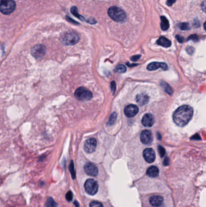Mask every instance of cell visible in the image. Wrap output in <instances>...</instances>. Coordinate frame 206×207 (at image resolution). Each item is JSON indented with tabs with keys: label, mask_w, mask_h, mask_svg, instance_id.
I'll use <instances>...</instances> for the list:
<instances>
[{
	"label": "cell",
	"mask_w": 206,
	"mask_h": 207,
	"mask_svg": "<svg viewBox=\"0 0 206 207\" xmlns=\"http://www.w3.org/2000/svg\"><path fill=\"white\" fill-rule=\"evenodd\" d=\"M194 110L189 106L184 105L177 108L173 114V120L179 127H184L191 120Z\"/></svg>",
	"instance_id": "1"
},
{
	"label": "cell",
	"mask_w": 206,
	"mask_h": 207,
	"mask_svg": "<svg viewBox=\"0 0 206 207\" xmlns=\"http://www.w3.org/2000/svg\"><path fill=\"white\" fill-rule=\"evenodd\" d=\"M108 14L113 20L116 22L123 21L126 18L125 11L116 6H113L109 8L108 10Z\"/></svg>",
	"instance_id": "2"
},
{
	"label": "cell",
	"mask_w": 206,
	"mask_h": 207,
	"mask_svg": "<svg viewBox=\"0 0 206 207\" xmlns=\"http://www.w3.org/2000/svg\"><path fill=\"white\" fill-rule=\"evenodd\" d=\"M61 40L67 46H73L79 42V37L74 32H68L62 36Z\"/></svg>",
	"instance_id": "3"
},
{
	"label": "cell",
	"mask_w": 206,
	"mask_h": 207,
	"mask_svg": "<svg viewBox=\"0 0 206 207\" xmlns=\"http://www.w3.org/2000/svg\"><path fill=\"white\" fill-rule=\"evenodd\" d=\"M76 98L80 101H89L93 98V94L84 87H79L74 92Z\"/></svg>",
	"instance_id": "4"
},
{
	"label": "cell",
	"mask_w": 206,
	"mask_h": 207,
	"mask_svg": "<svg viewBox=\"0 0 206 207\" xmlns=\"http://www.w3.org/2000/svg\"><path fill=\"white\" fill-rule=\"evenodd\" d=\"M16 8V3L14 0H7L1 3L0 10L4 15H9L15 10Z\"/></svg>",
	"instance_id": "5"
},
{
	"label": "cell",
	"mask_w": 206,
	"mask_h": 207,
	"mask_svg": "<svg viewBox=\"0 0 206 207\" xmlns=\"http://www.w3.org/2000/svg\"><path fill=\"white\" fill-rule=\"evenodd\" d=\"M84 186L85 191L90 195H94L98 191V184L93 179H87L85 183Z\"/></svg>",
	"instance_id": "6"
},
{
	"label": "cell",
	"mask_w": 206,
	"mask_h": 207,
	"mask_svg": "<svg viewBox=\"0 0 206 207\" xmlns=\"http://www.w3.org/2000/svg\"><path fill=\"white\" fill-rule=\"evenodd\" d=\"M46 51V48L44 45H36L31 49V54L36 58L42 57Z\"/></svg>",
	"instance_id": "7"
},
{
	"label": "cell",
	"mask_w": 206,
	"mask_h": 207,
	"mask_svg": "<svg viewBox=\"0 0 206 207\" xmlns=\"http://www.w3.org/2000/svg\"><path fill=\"white\" fill-rule=\"evenodd\" d=\"M141 142L145 145H150L153 141L152 134L149 130H143L140 134Z\"/></svg>",
	"instance_id": "8"
},
{
	"label": "cell",
	"mask_w": 206,
	"mask_h": 207,
	"mask_svg": "<svg viewBox=\"0 0 206 207\" xmlns=\"http://www.w3.org/2000/svg\"><path fill=\"white\" fill-rule=\"evenodd\" d=\"M143 156L145 160L148 163H152L156 160V153L151 148H146L143 151Z\"/></svg>",
	"instance_id": "9"
},
{
	"label": "cell",
	"mask_w": 206,
	"mask_h": 207,
	"mask_svg": "<svg viewBox=\"0 0 206 207\" xmlns=\"http://www.w3.org/2000/svg\"><path fill=\"white\" fill-rule=\"evenodd\" d=\"M97 146V141L94 138L88 139L84 144V150L88 153H93Z\"/></svg>",
	"instance_id": "10"
},
{
	"label": "cell",
	"mask_w": 206,
	"mask_h": 207,
	"mask_svg": "<svg viewBox=\"0 0 206 207\" xmlns=\"http://www.w3.org/2000/svg\"><path fill=\"white\" fill-rule=\"evenodd\" d=\"M138 108L137 106L130 104L126 106L125 108V114L128 118H132L136 116L138 112Z\"/></svg>",
	"instance_id": "11"
},
{
	"label": "cell",
	"mask_w": 206,
	"mask_h": 207,
	"mask_svg": "<svg viewBox=\"0 0 206 207\" xmlns=\"http://www.w3.org/2000/svg\"><path fill=\"white\" fill-rule=\"evenodd\" d=\"M154 122H155L154 116L151 113L145 114L143 116L142 120H141V123L146 127H152L153 125Z\"/></svg>",
	"instance_id": "12"
},
{
	"label": "cell",
	"mask_w": 206,
	"mask_h": 207,
	"mask_svg": "<svg viewBox=\"0 0 206 207\" xmlns=\"http://www.w3.org/2000/svg\"><path fill=\"white\" fill-rule=\"evenodd\" d=\"M84 170L85 173L88 174L89 176L95 177L98 174V167L92 164H87L84 167Z\"/></svg>",
	"instance_id": "13"
},
{
	"label": "cell",
	"mask_w": 206,
	"mask_h": 207,
	"mask_svg": "<svg viewBox=\"0 0 206 207\" xmlns=\"http://www.w3.org/2000/svg\"><path fill=\"white\" fill-rule=\"evenodd\" d=\"M159 68H161L163 70H167L168 69L167 65L164 62H153L150 63L147 66V69L148 70H156Z\"/></svg>",
	"instance_id": "14"
},
{
	"label": "cell",
	"mask_w": 206,
	"mask_h": 207,
	"mask_svg": "<svg viewBox=\"0 0 206 207\" xmlns=\"http://www.w3.org/2000/svg\"><path fill=\"white\" fill-rule=\"evenodd\" d=\"M164 202V199L162 196L159 195H154L150 197L149 202L151 205L153 206H161Z\"/></svg>",
	"instance_id": "15"
},
{
	"label": "cell",
	"mask_w": 206,
	"mask_h": 207,
	"mask_svg": "<svg viewBox=\"0 0 206 207\" xmlns=\"http://www.w3.org/2000/svg\"><path fill=\"white\" fill-rule=\"evenodd\" d=\"M149 96L144 93L137 95L136 96V102L140 106L146 104L149 102Z\"/></svg>",
	"instance_id": "16"
},
{
	"label": "cell",
	"mask_w": 206,
	"mask_h": 207,
	"mask_svg": "<svg viewBox=\"0 0 206 207\" xmlns=\"http://www.w3.org/2000/svg\"><path fill=\"white\" fill-rule=\"evenodd\" d=\"M146 174L151 178H156L159 174V170L156 166H151L147 170Z\"/></svg>",
	"instance_id": "17"
},
{
	"label": "cell",
	"mask_w": 206,
	"mask_h": 207,
	"mask_svg": "<svg viewBox=\"0 0 206 207\" xmlns=\"http://www.w3.org/2000/svg\"><path fill=\"white\" fill-rule=\"evenodd\" d=\"M157 43L159 46L164 47H169L171 46V41L164 36L160 37L157 41Z\"/></svg>",
	"instance_id": "18"
},
{
	"label": "cell",
	"mask_w": 206,
	"mask_h": 207,
	"mask_svg": "<svg viewBox=\"0 0 206 207\" xmlns=\"http://www.w3.org/2000/svg\"><path fill=\"white\" fill-rule=\"evenodd\" d=\"M160 86L163 88L164 91L167 93H168L169 95H172L173 94V88L170 86L168 83H167L164 81H162L160 82Z\"/></svg>",
	"instance_id": "19"
},
{
	"label": "cell",
	"mask_w": 206,
	"mask_h": 207,
	"mask_svg": "<svg viewBox=\"0 0 206 207\" xmlns=\"http://www.w3.org/2000/svg\"><path fill=\"white\" fill-rule=\"evenodd\" d=\"M169 27V23L168 19L165 16H161V28L163 30H167Z\"/></svg>",
	"instance_id": "20"
},
{
	"label": "cell",
	"mask_w": 206,
	"mask_h": 207,
	"mask_svg": "<svg viewBox=\"0 0 206 207\" xmlns=\"http://www.w3.org/2000/svg\"><path fill=\"white\" fill-rule=\"evenodd\" d=\"M115 72L118 73H123L126 72V68L124 65H122V64H120L116 66V67L114 69Z\"/></svg>",
	"instance_id": "21"
},
{
	"label": "cell",
	"mask_w": 206,
	"mask_h": 207,
	"mask_svg": "<svg viewBox=\"0 0 206 207\" xmlns=\"http://www.w3.org/2000/svg\"><path fill=\"white\" fill-rule=\"evenodd\" d=\"M57 204L51 197H50L47 199L46 205H45V207H57Z\"/></svg>",
	"instance_id": "22"
},
{
	"label": "cell",
	"mask_w": 206,
	"mask_h": 207,
	"mask_svg": "<svg viewBox=\"0 0 206 207\" xmlns=\"http://www.w3.org/2000/svg\"><path fill=\"white\" fill-rule=\"evenodd\" d=\"M71 12H72V14H73L75 16H76L77 18H79L80 19H81V20H83V18L79 14L78 10V9H77V8L74 7H74H72V9H71Z\"/></svg>",
	"instance_id": "23"
},
{
	"label": "cell",
	"mask_w": 206,
	"mask_h": 207,
	"mask_svg": "<svg viewBox=\"0 0 206 207\" xmlns=\"http://www.w3.org/2000/svg\"><path fill=\"white\" fill-rule=\"evenodd\" d=\"M117 119V114L115 113H113L111 116H110V118H109V121H108V125H113V124H114V122H115V121H116Z\"/></svg>",
	"instance_id": "24"
},
{
	"label": "cell",
	"mask_w": 206,
	"mask_h": 207,
	"mask_svg": "<svg viewBox=\"0 0 206 207\" xmlns=\"http://www.w3.org/2000/svg\"><path fill=\"white\" fill-rule=\"evenodd\" d=\"M179 28L183 30H189L190 29V25L189 23H181L178 25Z\"/></svg>",
	"instance_id": "25"
},
{
	"label": "cell",
	"mask_w": 206,
	"mask_h": 207,
	"mask_svg": "<svg viewBox=\"0 0 206 207\" xmlns=\"http://www.w3.org/2000/svg\"><path fill=\"white\" fill-rule=\"evenodd\" d=\"M89 207H104V206H103V205L101 203L99 202L93 201L90 203Z\"/></svg>",
	"instance_id": "26"
},
{
	"label": "cell",
	"mask_w": 206,
	"mask_h": 207,
	"mask_svg": "<svg viewBox=\"0 0 206 207\" xmlns=\"http://www.w3.org/2000/svg\"><path fill=\"white\" fill-rule=\"evenodd\" d=\"M158 151H159V154L160 155V156L163 158L166 153V151H165L164 148L163 147L159 145L158 146Z\"/></svg>",
	"instance_id": "27"
},
{
	"label": "cell",
	"mask_w": 206,
	"mask_h": 207,
	"mask_svg": "<svg viewBox=\"0 0 206 207\" xmlns=\"http://www.w3.org/2000/svg\"><path fill=\"white\" fill-rule=\"evenodd\" d=\"M70 169L71 173H72V177L73 178H75V172H74V165H73V162H72V163H71V164H70Z\"/></svg>",
	"instance_id": "28"
},
{
	"label": "cell",
	"mask_w": 206,
	"mask_h": 207,
	"mask_svg": "<svg viewBox=\"0 0 206 207\" xmlns=\"http://www.w3.org/2000/svg\"><path fill=\"white\" fill-rule=\"evenodd\" d=\"M72 198H73V195H72V193L71 191H68L67 195H66V199L67 200H68V201H71V200H72Z\"/></svg>",
	"instance_id": "29"
},
{
	"label": "cell",
	"mask_w": 206,
	"mask_h": 207,
	"mask_svg": "<svg viewBox=\"0 0 206 207\" xmlns=\"http://www.w3.org/2000/svg\"><path fill=\"white\" fill-rule=\"evenodd\" d=\"M192 40L193 41H198V37L197 35H192L191 36H190L189 38H188V40Z\"/></svg>",
	"instance_id": "30"
},
{
	"label": "cell",
	"mask_w": 206,
	"mask_h": 207,
	"mask_svg": "<svg viewBox=\"0 0 206 207\" xmlns=\"http://www.w3.org/2000/svg\"><path fill=\"white\" fill-rule=\"evenodd\" d=\"M201 8L202 10L204 12L206 13V0H204V1L201 4Z\"/></svg>",
	"instance_id": "31"
},
{
	"label": "cell",
	"mask_w": 206,
	"mask_h": 207,
	"mask_svg": "<svg viewBox=\"0 0 206 207\" xmlns=\"http://www.w3.org/2000/svg\"><path fill=\"white\" fill-rule=\"evenodd\" d=\"M176 39L178 40V41L180 43H181L184 41V38L181 36H179V35H177L176 36Z\"/></svg>",
	"instance_id": "32"
},
{
	"label": "cell",
	"mask_w": 206,
	"mask_h": 207,
	"mask_svg": "<svg viewBox=\"0 0 206 207\" xmlns=\"http://www.w3.org/2000/svg\"><path fill=\"white\" fill-rule=\"evenodd\" d=\"M177 0H167L166 4L167 5L171 6L173 3H175Z\"/></svg>",
	"instance_id": "33"
},
{
	"label": "cell",
	"mask_w": 206,
	"mask_h": 207,
	"mask_svg": "<svg viewBox=\"0 0 206 207\" xmlns=\"http://www.w3.org/2000/svg\"><path fill=\"white\" fill-rule=\"evenodd\" d=\"M140 57H141V55H135V56L131 57V60L133 61H137L139 58H140Z\"/></svg>",
	"instance_id": "34"
},
{
	"label": "cell",
	"mask_w": 206,
	"mask_h": 207,
	"mask_svg": "<svg viewBox=\"0 0 206 207\" xmlns=\"http://www.w3.org/2000/svg\"><path fill=\"white\" fill-rule=\"evenodd\" d=\"M187 51H188V52L189 54H192L193 52H194V48L192 47H189L187 48Z\"/></svg>",
	"instance_id": "35"
},
{
	"label": "cell",
	"mask_w": 206,
	"mask_h": 207,
	"mask_svg": "<svg viewBox=\"0 0 206 207\" xmlns=\"http://www.w3.org/2000/svg\"><path fill=\"white\" fill-rule=\"evenodd\" d=\"M111 89L113 90V92H115V88H116V87H115V82L113 81L111 83Z\"/></svg>",
	"instance_id": "36"
},
{
	"label": "cell",
	"mask_w": 206,
	"mask_h": 207,
	"mask_svg": "<svg viewBox=\"0 0 206 207\" xmlns=\"http://www.w3.org/2000/svg\"><path fill=\"white\" fill-rule=\"evenodd\" d=\"M88 22L89 23H90V24H95L96 23V21L94 20V19H93V18H92V19L90 18L89 19H88Z\"/></svg>",
	"instance_id": "37"
},
{
	"label": "cell",
	"mask_w": 206,
	"mask_h": 207,
	"mask_svg": "<svg viewBox=\"0 0 206 207\" xmlns=\"http://www.w3.org/2000/svg\"><path fill=\"white\" fill-rule=\"evenodd\" d=\"M164 165H169V159L167 158H166V159L164 160Z\"/></svg>",
	"instance_id": "38"
},
{
	"label": "cell",
	"mask_w": 206,
	"mask_h": 207,
	"mask_svg": "<svg viewBox=\"0 0 206 207\" xmlns=\"http://www.w3.org/2000/svg\"><path fill=\"white\" fill-rule=\"evenodd\" d=\"M204 29L206 30V21L204 23Z\"/></svg>",
	"instance_id": "39"
},
{
	"label": "cell",
	"mask_w": 206,
	"mask_h": 207,
	"mask_svg": "<svg viewBox=\"0 0 206 207\" xmlns=\"http://www.w3.org/2000/svg\"><path fill=\"white\" fill-rule=\"evenodd\" d=\"M5 1H7V0H0V1H1V3H3V2Z\"/></svg>",
	"instance_id": "40"
}]
</instances>
